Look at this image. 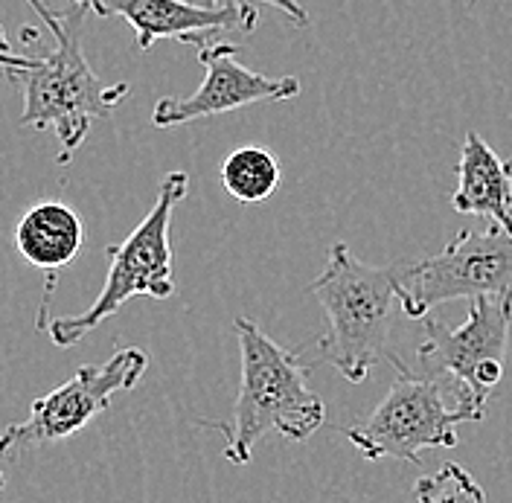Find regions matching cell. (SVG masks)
<instances>
[{"label":"cell","mask_w":512,"mask_h":503,"mask_svg":"<svg viewBox=\"0 0 512 503\" xmlns=\"http://www.w3.org/2000/svg\"><path fill=\"white\" fill-rule=\"evenodd\" d=\"M396 271L402 312L414 320L448 300L492 297L512 303V236L498 224L463 230L440 253Z\"/></svg>","instance_id":"8992f818"},{"label":"cell","mask_w":512,"mask_h":503,"mask_svg":"<svg viewBox=\"0 0 512 503\" xmlns=\"http://www.w3.org/2000/svg\"><path fill=\"white\" fill-rule=\"evenodd\" d=\"M469 3H478V0H469Z\"/></svg>","instance_id":"d6986e66"},{"label":"cell","mask_w":512,"mask_h":503,"mask_svg":"<svg viewBox=\"0 0 512 503\" xmlns=\"http://www.w3.org/2000/svg\"><path fill=\"white\" fill-rule=\"evenodd\" d=\"M451 207L463 216H483L512 236V160L498 158L478 131H469L460 146Z\"/></svg>","instance_id":"8fae6325"},{"label":"cell","mask_w":512,"mask_h":503,"mask_svg":"<svg viewBox=\"0 0 512 503\" xmlns=\"http://www.w3.org/2000/svg\"><path fill=\"white\" fill-rule=\"evenodd\" d=\"M149 367V355L137 346L117 349L105 364H85L70 381L32 402L30 416L18 425H9L0 434V457H21L24 451L62 442L91 425L105 413L117 393L137 387Z\"/></svg>","instance_id":"ba28073f"},{"label":"cell","mask_w":512,"mask_h":503,"mask_svg":"<svg viewBox=\"0 0 512 503\" xmlns=\"http://www.w3.org/2000/svg\"><path fill=\"white\" fill-rule=\"evenodd\" d=\"M239 47L227 41H213L198 50V62L204 67V82L190 96H163L155 102L152 123L158 128H172L230 114L254 102H280L300 94V82L294 76H262L236 62Z\"/></svg>","instance_id":"9c48e42d"},{"label":"cell","mask_w":512,"mask_h":503,"mask_svg":"<svg viewBox=\"0 0 512 503\" xmlns=\"http://www.w3.org/2000/svg\"><path fill=\"white\" fill-rule=\"evenodd\" d=\"M30 62H32V56L18 53V50L6 41L3 30H0V73H6V70H21V67H27Z\"/></svg>","instance_id":"2e32d148"},{"label":"cell","mask_w":512,"mask_h":503,"mask_svg":"<svg viewBox=\"0 0 512 503\" xmlns=\"http://www.w3.org/2000/svg\"><path fill=\"white\" fill-rule=\"evenodd\" d=\"M15 245L35 268L56 274L73 262L85 245V224L73 207L62 201H38L15 227Z\"/></svg>","instance_id":"7c38bea8"},{"label":"cell","mask_w":512,"mask_h":503,"mask_svg":"<svg viewBox=\"0 0 512 503\" xmlns=\"http://www.w3.org/2000/svg\"><path fill=\"white\" fill-rule=\"evenodd\" d=\"M190 189V175L187 172H169L160 181L158 198L149 210V216L140 221L126 242L108 248V274L105 285L99 291L91 309L82 315L53 317L41 320L38 326L47 329L50 341L56 346L79 344L88 332H94L102 320L117 315L131 297H152V300H166L175 294V274H172V245H169V227H172V213L184 201Z\"/></svg>","instance_id":"277c9868"},{"label":"cell","mask_w":512,"mask_h":503,"mask_svg":"<svg viewBox=\"0 0 512 503\" xmlns=\"http://www.w3.org/2000/svg\"><path fill=\"white\" fill-rule=\"evenodd\" d=\"M512 326V303L507 300H472L463 326H448L431 317L425 323V341L419 346V364L425 376H448L457 387V408L469 422L486 416L489 393L504 381L507 338Z\"/></svg>","instance_id":"5b68a950"},{"label":"cell","mask_w":512,"mask_h":503,"mask_svg":"<svg viewBox=\"0 0 512 503\" xmlns=\"http://www.w3.org/2000/svg\"><path fill=\"white\" fill-rule=\"evenodd\" d=\"M393 364L399 367V376L393 378L387 396L367 419L352 425L347 437L364 460L393 457L419 466L425 448H454L460 442L457 425L469 419L457 405L448 408L437 378L414 376L396 358Z\"/></svg>","instance_id":"52a82bcc"},{"label":"cell","mask_w":512,"mask_h":503,"mask_svg":"<svg viewBox=\"0 0 512 503\" xmlns=\"http://www.w3.org/2000/svg\"><path fill=\"white\" fill-rule=\"evenodd\" d=\"M3 489H6V474L0 472V492H3Z\"/></svg>","instance_id":"ac0fdd59"},{"label":"cell","mask_w":512,"mask_h":503,"mask_svg":"<svg viewBox=\"0 0 512 503\" xmlns=\"http://www.w3.org/2000/svg\"><path fill=\"white\" fill-rule=\"evenodd\" d=\"M91 6L85 0H70L62 12V32L56 47L32 56L21 70H6L3 76L21 88L24 111L21 126L53 128L59 137V163L67 166L91 134L96 117L111 114L128 96L126 82L105 85L82 50L85 18Z\"/></svg>","instance_id":"7a4b0ae2"},{"label":"cell","mask_w":512,"mask_h":503,"mask_svg":"<svg viewBox=\"0 0 512 503\" xmlns=\"http://www.w3.org/2000/svg\"><path fill=\"white\" fill-rule=\"evenodd\" d=\"M419 503H486L480 483L457 463H446L440 472L419 477L414 486Z\"/></svg>","instance_id":"5bb4252c"},{"label":"cell","mask_w":512,"mask_h":503,"mask_svg":"<svg viewBox=\"0 0 512 503\" xmlns=\"http://www.w3.org/2000/svg\"><path fill=\"white\" fill-rule=\"evenodd\" d=\"M99 18H123L146 53L160 38H178L195 50L222 32H254L259 9L248 0H224L222 6H195L187 0H85Z\"/></svg>","instance_id":"30bf717a"},{"label":"cell","mask_w":512,"mask_h":503,"mask_svg":"<svg viewBox=\"0 0 512 503\" xmlns=\"http://www.w3.org/2000/svg\"><path fill=\"white\" fill-rule=\"evenodd\" d=\"M187 3H195V6H207V9H213V6H222V0H187ZM262 3H271V6H277L280 12H286L288 18L294 21V27H309L312 24V15L297 3V0H262Z\"/></svg>","instance_id":"9a60e30c"},{"label":"cell","mask_w":512,"mask_h":503,"mask_svg":"<svg viewBox=\"0 0 512 503\" xmlns=\"http://www.w3.org/2000/svg\"><path fill=\"white\" fill-rule=\"evenodd\" d=\"M27 3L35 9V15L41 18V24H47V30L53 32V38H56L62 32V15H56L44 0H27Z\"/></svg>","instance_id":"e0dca14e"},{"label":"cell","mask_w":512,"mask_h":503,"mask_svg":"<svg viewBox=\"0 0 512 503\" xmlns=\"http://www.w3.org/2000/svg\"><path fill=\"white\" fill-rule=\"evenodd\" d=\"M224 192L239 204H259L280 187V160L262 146H242L219 166Z\"/></svg>","instance_id":"4fadbf2b"},{"label":"cell","mask_w":512,"mask_h":503,"mask_svg":"<svg viewBox=\"0 0 512 503\" xmlns=\"http://www.w3.org/2000/svg\"><path fill=\"white\" fill-rule=\"evenodd\" d=\"M396 268H376L355 259L344 242H335L326 268L312 283L329 317L326 335L318 338V361L335 367L341 376L361 384L384 358L393 312L399 303Z\"/></svg>","instance_id":"3957f363"},{"label":"cell","mask_w":512,"mask_h":503,"mask_svg":"<svg viewBox=\"0 0 512 503\" xmlns=\"http://www.w3.org/2000/svg\"><path fill=\"white\" fill-rule=\"evenodd\" d=\"M236 338L242 355V378L227 422H201L224 437V460L248 466L262 434L306 442L326 419V405L312 390L306 367L277 341H271L254 320L236 317Z\"/></svg>","instance_id":"6da1fadb"}]
</instances>
